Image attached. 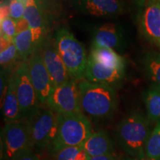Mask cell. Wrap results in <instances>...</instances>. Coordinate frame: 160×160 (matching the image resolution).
Instances as JSON below:
<instances>
[{
	"label": "cell",
	"instance_id": "cell-20",
	"mask_svg": "<svg viewBox=\"0 0 160 160\" xmlns=\"http://www.w3.org/2000/svg\"><path fill=\"white\" fill-rule=\"evenodd\" d=\"M13 43L17 49L19 57L24 61H28L33 52L37 50L30 28L18 33L13 39Z\"/></svg>",
	"mask_w": 160,
	"mask_h": 160
},
{
	"label": "cell",
	"instance_id": "cell-9",
	"mask_svg": "<svg viewBox=\"0 0 160 160\" xmlns=\"http://www.w3.org/2000/svg\"><path fill=\"white\" fill-rule=\"evenodd\" d=\"M28 65L30 78L37 92L40 104H47L54 89V85L44 63L39 48L36 50L28 60Z\"/></svg>",
	"mask_w": 160,
	"mask_h": 160
},
{
	"label": "cell",
	"instance_id": "cell-4",
	"mask_svg": "<svg viewBox=\"0 0 160 160\" xmlns=\"http://www.w3.org/2000/svg\"><path fill=\"white\" fill-rule=\"evenodd\" d=\"M56 47L72 79H85L88 58L85 47L66 28L56 33Z\"/></svg>",
	"mask_w": 160,
	"mask_h": 160
},
{
	"label": "cell",
	"instance_id": "cell-15",
	"mask_svg": "<svg viewBox=\"0 0 160 160\" xmlns=\"http://www.w3.org/2000/svg\"><path fill=\"white\" fill-rule=\"evenodd\" d=\"M24 19L28 22L37 48H39L45 39L46 22L42 11L36 0H27Z\"/></svg>",
	"mask_w": 160,
	"mask_h": 160
},
{
	"label": "cell",
	"instance_id": "cell-32",
	"mask_svg": "<svg viewBox=\"0 0 160 160\" xmlns=\"http://www.w3.org/2000/svg\"><path fill=\"white\" fill-rule=\"evenodd\" d=\"M122 160H137L135 159H133V158H131V157H126V158H124Z\"/></svg>",
	"mask_w": 160,
	"mask_h": 160
},
{
	"label": "cell",
	"instance_id": "cell-19",
	"mask_svg": "<svg viewBox=\"0 0 160 160\" xmlns=\"http://www.w3.org/2000/svg\"><path fill=\"white\" fill-rule=\"evenodd\" d=\"M144 102L148 119L157 123L160 121V86L152 84L144 93Z\"/></svg>",
	"mask_w": 160,
	"mask_h": 160
},
{
	"label": "cell",
	"instance_id": "cell-7",
	"mask_svg": "<svg viewBox=\"0 0 160 160\" xmlns=\"http://www.w3.org/2000/svg\"><path fill=\"white\" fill-rule=\"evenodd\" d=\"M57 114L82 113L80 102L79 83L71 79L54 88L46 104Z\"/></svg>",
	"mask_w": 160,
	"mask_h": 160
},
{
	"label": "cell",
	"instance_id": "cell-30",
	"mask_svg": "<svg viewBox=\"0 0 160 160\" xmlns=\"http://www.w3.org/2000/svg\"><path fill=\"white\" fill-rule=\"evenodd\" d=\"M88 155L84 151V149H82L78 153L77 156L73 160H88Z\"/></svg>",
	"mask_w": 160,
	"mask_h": 160
},
{
	"label": "cell",
	"instance_id": "cell-5",
	"mask_svg": "<svg viewBox=\"0 0 160 160\" xmlns=\"http://www.w3.org/2000/svg\"><path fill=\"white\" fill-rule=\"evenodd\" d=\"M33 149L28 119L5 123L1 134V157L13 160L24 152Z\"/></svg>",
	"mask_w": 160,
	"mask_h": 160
},
{
	"label": "cell",
	"instance_id": "cell-17",
	"mask_svg": "<svg viewBox=\"0 0 160 160\" xmlns=\"http://www.w3.org/2000/svg\"><path fill=\"white\" fill-rule=\"evenodd\" d=\"M1 107L2 108L5 123L12 122L23 119L12 76L8 79L7 89L2 102L1 103Z\"/></svg>",
	"mask_w": 160,
	"mask_h": 160
},
{
	"label": "cell",
	"instance_id": "cell-13",
	"mask_svg": "<svg viewBox=\"0 0 160 160\" xmlns=\"http://www.w3.org/2000/svg\"><path fill=\"white\" fill-rule=\"evenodd\" d=\"M139 24L145 39L160 48V5L158 0H152L145 6Z\"/></svg>",
	"mask_w": 160,
	"mask_h": 160
},
{
	"label": "cell",
	"instance_id": "cell-24",
	"mask_svg": "<svg viewBox=\"0 0 160 160\" xmlns=\"http://www.w3.org/2000/svg\"><path fill=\"white\" fill-rule=\"evenodd\" d=\"M19 57L17 48L14 43L11 44L8 48L0 52V63L3 68H8L11 64H13Z\"/></svg>",
	"mask_w": 160,
	"mask_h": 160
},
{
	"label": "cell",
	"instance_id": "cell-31",
	"mask_svg": "<svg viewBox=\"0 0 160 160\" xmlns=\"http://www.w3.org/2000/svg\"><path fill=\"white\" fill-rule=\"evenodd\" d=\"M134 1L137 4L138 6H139V7H142V6L145 5L146 2L148 1V0H134Z\"/></svg>",
	"mask_w": 160,
	"mask_h": 160
},
{
	"label": "cell",
	"instance_id": "cell-3",
	"mask_svg": "<svg viewBox=\"0 0 160 160\" xmlns=\"http://www.w3.org/2000/svg\"><path fill=\"white\" fill-rule=\"evenodd\" d=\"M57 137L49 150L51 154L64 148L82 146L93 133L91 122L83 113L57 114Z\"/></svg>",
	"mask_w": 160,
	"mask_h": 160
},
{
	"label": "cell",
	"instance_id": "cell-14",
	"mask_svg": "<svg viewBox=\"0 0 160 160\" xmlns=\"http://www.w3.org/2000/svg\"><path fill=\"white\" fill-rule=\"evenodd\" d=\"M125 43V35L122 27L116 23H105L98 26L93 32L92 47L121 48Z\"/></svg>",
	"mask_w": 160,
	"mask_h": 160
},
{
	"label": "cell",
	"instance_id": "cell-26",
	"mask_svg": "<svg viewBox=\"0 0 160 160\" xmlns=\"http://www.w3.org/2000/svg\"><path fill=\"white\" fill-rule=\"evenodd\" d=\"M8 7L10 17L14 20L16 22L24 19L25 3H23L20 0H11Z\"/></svg>",
	"mask_w": 160,
	"mask_h": 160
},
{
	"label": "cell",
	"instance_id": "cell-6",
	"mask_svg": "<svg viewBox=\"0 0 160 160\" xmlns=\"http://www.w3.org/2000/svg\"><path fill=\"white\" fill-rule=\"evenodd\" d=\"M31 129L33 148L49 151L56 139L58 129V117L48 106L40 107L28 118Z\"/></svg>",
	"mask_w": 160,
	"mask_h": 160
},
{
	"label": "cell",
	"instance_id": "cell-29",
	"mask_svg": "<svg viewBox=\"0 0 160 160\" xmlns=\"http://www.w3.org/2000/svg\"><path fill=\"white\" fill-rule=\"evenodd\" d=\"M10 17L8 5H2L1 6V20Z\"/></svg>",
	"mask_w": 160,
	"mask_h": 160
},
{
	"label": "cell",
	"instance_id": "cell-22",
	"mask_svg": "<svg viewBox=\"0 0 160 160\" xmlns=\"http://www.w3.org/2000/svg\"><path fill=\"white\" fill-rule=\"evenodd\" d=\"M146 160H160V121L151 132L145 148Z\"/></svg>",
	"mask_w": 160,
	"mask_h": 160
},
{
	"label": "cell",
	"instance_id": "cell-27",
	"mask_svg": "<svg viewBox=\"0 0 160 160\" xmlns=\"http://www.w3.org/2000/svg\"><path fill=\"white\" fill-rule=\"evenodd\" d=\"M13 160H41L37 154H36L33 151V149L28 150V151L24 152L13 159Z\"/></svg>",
	"mask_w": 160,
	"mask_h": 160
},
{
	"label": "cell",
	"instance_id": "cell-8",
	"mask_svg": "<svg viewBox=\"0 0 160 160\" xmlns=\"http://www.w3.org/2000/svg\"><path fill=\"white\" fill-rule=\"evenodd\" d=\"M23 119H28L41 106L30 78L28 61L20 64L12 75Z\"/></svg>",
	"mask_w": 160,
	"mask_h": 160
},
{
	"label": "cell",
	"instance_id": "cell-34",
	"mask_svg": "<svg viewBox=\"0 0 160 160\" xmlns=\"http://www.w3.org/2000/svg\"><path fill=\"white\" fill-rule=\"evenodd\" d=\"M158 1H160V0H158Z\"/></svg>",
	"mask_w": 160,
	"mask_h": 160
},
{
	"label": "cell",
	"instance_id": "cell-28",
	"mask_svg": "<svg viewBox=\"0 0 160 160\" xmlns=\"http://www.w3.org/2000/svg\"><path fill=\"white\" fill-rule=\"evenodd\" d=\"M88 160H117L113 154L97 156V157H88Z\"/></svg>",
	"mask_w": 160,
	"mask_h": 160
},
{
	"label": "cell",
	"instance_id": "cell-11",
	"mask_svg": "<svg viewBox=\"0 0 160 160\" xmlns=\"http://www.w3.org/2000/svg\"><path fill=\"white\" fill-rule=\"evenodd\" d=\"M73 5L84 14L96 17H115L125 10L122 0H73Z\"/></svg>",
	"mask_w": 160,
	"mask_h": 160
},
{
	"label": "cell",
	"instance_id": "cell-33",
	"mask_svg": "<svg viewBox=\"0 0 160 160\" xmlns=\"http://www.w3.org/2000/svg\"><path fill=\"white\" fill-rule=\"evenodd\" d=\"M159 5H160V1H159Z\"/></svg>",
	"mask_w": 160,
	"mask_h": 160
},
{
	"label": "cell",
	"instance_id": "cell-25",
	"mask_svg": "<svg viewBox=\"0 0 160 160\" xmlns=\"http://www.w3.org/2000/svg\"><path fill=\"white\" fill-rule=\"evenodd\" d=\"M82 149V146L64 148L53 153L52 156L53 160H73Z\"/></svg>",
	"mask_w": 160,
	"mask_h": 160
},
{
	"label": "cell",
	"instance_id": "cell-23",
	"mask_svg": "<svg viewBox=\"0 0 160 160\" xmlns=\"http://www.w3.org/2000/svg\"><path fill=\"white\" fill-rule=\"evenodd\" d=\"M1 37L5 38L9 41L13 42L17 34V22L10 17L1 20Z\"/></svg>",
	"mask_w": 160,
	"mask_h": 160
},
{
	"label": "cell",
	"instance_id": "cell-21",
	"mask_svg": "<svg viewBox=\"0 0 160 160\" xmlns=\"http://www.w3.org/2000/svg\"><path fill=\"white\" fill-rule=\"evenodd\" d=\"M142 65L146 75L154 82L160 86V53L148 52L142 57Z\"/></svg>",
	"mask_w": 160,
	"mask_h": 160
},
{
	"label": "cell",
	"instance_id": "cell-2",
	"mask_svg": "<svg viewBox=\"0 0 160 160\" xmlns=\"http://www.w3.org/2000/svg\"><path fill=\"white\" fill-rule=\"evenodd\" d=\"M150 133L148 120L138 112L124 117L117 129L120 147L130 157L137 160H146L145 148Z\"/></svg>",
	"mask_w": 160,
	"mask_h": 160
},
{
	"label": "cell",
	"instance_id": "cell-1",
	"mask_svg": "<svg viewBox=\"0 0 160 160\" xmlns=\"http://www.w3.org/2000/svg\"><path fill=\"white\" fill-rule=\"evenodd\" d=\"M79 88L82 113L97 119H108L115 113L117 108L115 88L86 79L80 80Z\"/></svg>",
	"mask_w": 160,
	"mask_h": 160
},
{
	"label": "cell",
	"instance_id": "cell-12",
	"mask_svg": "<svg viewBox=\"0 0 160 160\" xmlns=\"http://www.w3.org/2000/svg\"><path fill=\"white\" fill-rule=\"evenodd\" d=\"M125 71L103 65L88 57L85 79L91 82L103 84L116 89L125 77Z\"/></svg>",
	"mask_w": 160,
	"mask_h": 160
},
{
	"label": "cell",
	"instance_id": "cell-16",
	"mask_svg": "<svg viewBox=\"0 0 160 160\" xmlns=\"http://www.w3.org/2000/svg\"><path fill=\"white\" fill-rule=\"evenodd\" d=\"M82 148L88 157L113 154V143L105 131L92 133L84 142Z\"/></svg>",
	"mask_w": 160,
	"mask_h": 160
},
{
	"label": "cell",
	"instance_id": "cell-18",
	"mask_svg": "<svg viewBox=\"0 0 160 160\" xmlns=\"http://www.w3.org/2000/svg\"><path fill=\"white\" fill-rule=\"evenodd\" d=\"M96 61L109 67L125 71V60L114 50L102 47H92L89 55Z\"/></svg>",
	"mask_w": 160,
	"mask_h": 160
},
{
	"label": "cell",
	"instance_id": "cell-10",
	"mask_svg": "<svg viewBox=\"0 0 160 160\" xmlns=\"http://www.w3.org/2000/svg\"><path fill=\"white\" fill-rule=\"evenodd\" d=\"M39 49L54 88L71 79L56 47L55 39H51V37H46Z\"/></svg>",
	"mask_w": 160,
	"mask_h": 160
}]
</instances>
